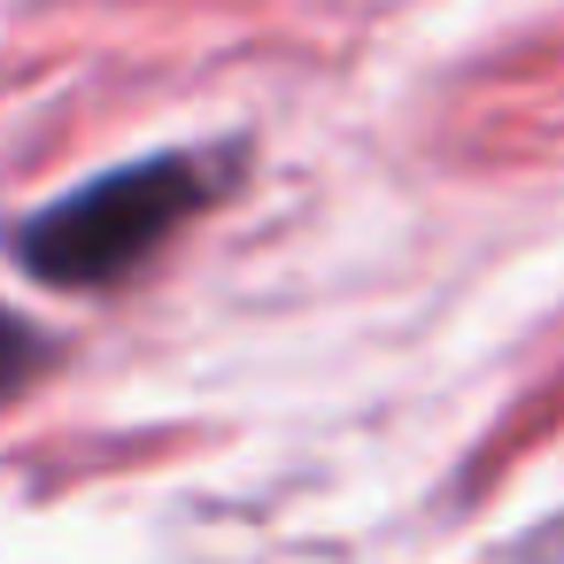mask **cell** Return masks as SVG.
I'll use <instances>...</instances> for the list:
<instances>
[{
    "label": "cell",
    "mask_w": 564,
    "mask_h": 564,
    "mask_svg": "<svg viewBox=\"0 0 564 564\" xmlns=\"http://www.w3.org/2000/svg\"><path fill=\"white\" fill-rule=\"evenodd\" d=\"M202 202H209V178L194 155H148V163L86 178L78 194L17 225V263L47 286H117L178 225H194Z\"/></svg>",
    "instance_id": "obj_1"
},
{
    "label": "cell",
    "mask_w": 564,
    "mask_h": 564,
    "mask_svg": "<svg viewBox=\"0 0 564 564\" xmlns=\"http://www.w3.org/2000/svg\"><path fill=\"white\" fill-rule=\"evenodd\" d=\"M47 364V340H40V325H24L17 310H0V394H17L32 371Z\"/></svg>",
    "instance_id": "obj_2"
}]
</instances>
